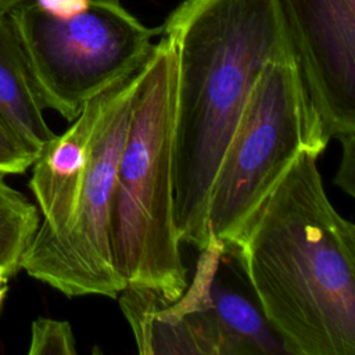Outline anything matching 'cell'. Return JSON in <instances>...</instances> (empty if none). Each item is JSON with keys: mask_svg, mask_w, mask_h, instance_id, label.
I'll use <instances>...</instances> for the list:
<instances>
[{"mask_svg": "<svg viewBox=\"0 0 355 355\" xmlns=\"http://www.w3.org/2000/svg\"><path fill=\"white\" fill-rule=\"evenodd\" d=\"M24 1H26V0H0V8L8 10V8H11V7H14L19 3H24Z\"/></svg>", "mask_w": 355, "mask_h": 355, "instance_id": "e0dca14e", "label": "cell"}, {"mask_svg": "<svg viewBox=\"0 0 355 355\" xmlns=\"http://www.w3.org/2000/svg\"><path fill=\"white\" fill-rule=\"evenodd\" d=\"M46 108L72 122L83 105L147 60L161 26L150 28L119 0H92L55 18L33 0L8 8Z\"/></svg>", "mask_w": 355, "mask_h": 355, "instance_id": "5b68a950", "label": "cell"}, {"mask_svg": "<svg viewBox=\"0 0 355 355\" xmlns=\"http://www.w3.org/2000/svg\"><path fill=\"white\" fill-rule=\"evenodd\" d=\"M97 111L98 94L83 105L64 133L44 144L32 164L29 187L42 214L33 240L57 234L67 220L87 166Z\"/></svg>", "mask_w": 355, "mask_h": 355, "instance_id": "9c48e42d", "label": "cell"}, {"mask_svg": "<svg viewBox=\"0 0 355 355\" xmlns=\"http://www.w3.org/2000/svg\"><path fill=\"white\" fill-rule=\"evenodd\" d=\"M44 110L8 10L0 8V118L36 157L55 136Z\"/></svg>", "mask_w": 355, "mask_h": 355, "instance_id": "8fae6325", "label": "cell"}, {"mask_svg": "<svg viewBox=\"0 0 355 355\" xmlns=\"http://www.w3.org/2000/svg\"><path fill=\"white\" fill-rule=\"evenodd\" d=\"M161 29L176 54L173 219L201 251L211 186L248 94L291 43L279 0H183Z\"/></svg>", "mask_w": 355, "mask_h": 355, "instance_id": "7a4b0ae2", "label": "cell"}, {"mask_svg": "<svg viewBox=\"0 0 355 355\" xmlns=\"http://www.w3.org/2000/svg\"><path fill=\"white\" fill-rule=\"evenodd\" d=\"M140 69L98 93L89 161L67 220L57 234L32 240L21 261V269L31 277L67 297L118 298L126 287L112 263L108 216Z\"/></svg>", "mask_w": 355, "mask_h": 355, "instance_id": "8992f818", "label": "cell"}, {"mask_svg": "<svg viewBox=\"0 0 355 355\" xmlns=\"http://www.w3.org/2000/svg\"><path fill=\"white\" fill-rule=\"evenodd\" d=\"M44 12L55 18H71L90 6L92 0H33Z\"/></svg>", "mask_w": 355, "mask_h": 355, "instance_id": "9a60e30c", "label": "cell"}, {"mask_svg": "<svg viewBox=\"0 0 355 355\" xmlns=\"http://www.w3.org/2000/svg\"><path fill=\"white\" fill-rule=\"evenodd\" d=\"M301 150L229 243L288 355H355V225Z\"/></svg>", "mask_w": 355, "mask_h": 355, "instance_id": "6da1fadb", "label": "cell"}, {"mask_svg": "<svg viewBox=\"0 0 355 355\" xmlns=\"http://www.w3.org/2000/svg\"><path fill=\"white\" fill-rule=\"evenodd\" d=\"M35 159L36 154L0 118V175L24 173Z\"/></svg>", "mask_w": 355, "mask_h": 355, "instance_id": "5bb4252c", "label": "cell"}, {"mask_svg": "<svg viewBox=\"0 0 355 355\" xmlns=\"http://www.w3.org/2000/svg\"><path fill=\"white\" fill-rule=\"evenodd\" d=\"M209 275L211 255L205 247L193 282L173 302L154 290L126 284L118 300L140 354L225 355L209 298Z\"/></svg>", "mask_w": 355, "mask_h": 355, "instance_id": "ba28073f", "label": "cell"}, {"mask_svg": "<svg viewBox=\"0 0 355 355\" xmlns=\"http://www.w3.org/2000/svg\"><path fill=\"white\" fill-rule=\"evenodd\" d=\"M279 1L313 122L355 147V0Z\"/></svg>", "mask_w": 355, "mask_h": 355, "instance_id": "52a82bcc", "label": "cell"}, {"mask_svg": "<svg viewBox=\"0 0 355 355\" xmlns=\"http://www.w3.org/2000/svg\"><path fill=\"white\" fill-rule=\"evenodd\" d=\"M308 110L293 50L259 72L216 169L208 200L209 237L233 243L297 154L327 147Z\"/></svg>", "mask_w": 355, "mask_h": 355, "instance_id": "277c9868", "label": "cell"}, {"mask_svg": "<svg viewBox=\"0 0 355 355\" xmlns=\"http://www.w3.org/2000/svg\"><path fill=\"white\" fill-rule=\"evenodd\" d=\"M159 36L133 93L111 194L108 241L114 268L126 284L173 302L189 280L173 219L176 54L172 42Z\"/></svg>", "mask_w": 355, "mask_h": 355, "instance_id": "3957f363", "label": "cell"}, {"mask_svg": "<svg viewBox=\"0 0 355 355\" xmlns=\"http://www.w3.org/2000/svg\"><path fill=\"white\" fill-rule=\"evenodd\" d=\"M76 341L65 320L37 318L32 322L29 355H75Z\"/></svg>", "mask_w": 355, "mask_h": 355, "instance_id": "4fadbf2b", "label": "cell"}, {"mask_svg": "<svg viewBox=\"0 0 355 355\" xmlns=\"http://www.w3.org/2000/svg\"><path fill=\"white\" fill-rule=\"evenodd\" d=\"M11 277V275L8 273L7 269L4 268H0V306H1V302L6 297V291H7V282L8 279Z\"/></svg>", "mask_w": 355, "mask_h": 355, "instance_id": "2e32d148", "label": "cell"}, {"mask_svg": "<svg viewBox=\"0 0 355 355\" xmlns=\"http://www.w3.org/2000/svg\"><path fill=\"white\" fill-rule=\"evenodd\" d=\"M207 247L211 254L209 298L222 334L225 355L287 354L279 336L266 320L245 277L241 280L237 275V279L233 280V276L227 279L226 273L219 272L223 241L209 237Z\"/></svg>", "mask_w": 355, "mask_h": 355, "instance_id": "30bf717a", "label": "cell"}, {"mask_svg": "<svg viewBox=\"0 0 355 355\" xmlns=\"http://www.w3.org/2000/svg\"><path fill=\"white\" fill-rule=\"evenodd\" d=\"M40 223V212L0 175V268L14 276Z\"/></svg>", "mask_w": 355, "mask_h": 355, "instance_id": "7c38bea8", "label": "cell"}]
</instances>
